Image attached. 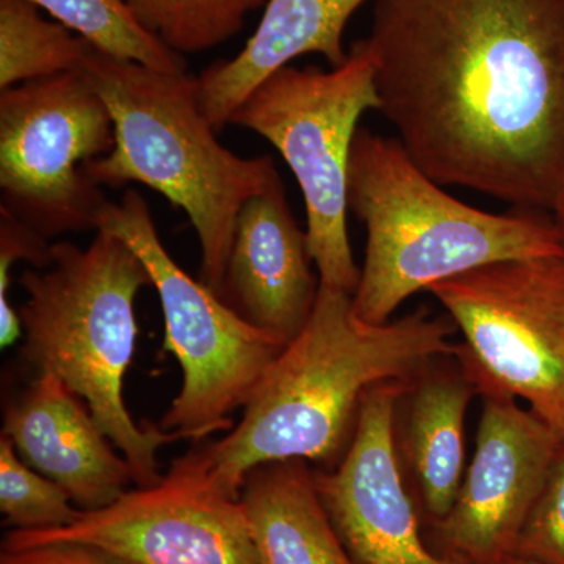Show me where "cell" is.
Returning a JSON list of instances; mask_svg holds the SVG:
<instances>
[{
    "instance_id": "obj_1",
    "label": "cell",
    "mask_w": 564,
    "mask_h": 564,
    "mask_svg": "<svg viewBox=\"0 0 564 564\" xmlns=\"http://www.w3.org/2000/svg\"><path fill=\"white\" fill-rule=\"evenodd\" d=\"M380 111L441 185L552 212L564 188V0H377Z\"/></svg>"
},
{
    "instance_id": "obj_2",
    "label": "cell",
    "mask_w": 564,
    "mask_h": 564,
    "mask_svg": "<svg viewBox=\"0 0 564 564\" xmlns=\"http://www.w3.org/2000/svg\"><path fill=\"white\" fill-rule=\"evenodd\" d=\"M454 326L425 311L373 325L356 314L350 293L321 284L313 315L270 364L240 422L221 440L199 443L212 481L240 497L245 477L262 464L302 459L333 469L351 443L364 395L455 356Z\"/></svg>"
},
{
    "instance_id": "obj_3",
    "label": "cell",
    "mask_w": 564,
    "mask_h": 564,
    "mask_svg": "<svg viewBox=\"0 0 564 564\" xmlns=\"http://www.w3.org/2000/svg\"><path fill=\"white\" fill-rule=\"evenodd\" d=\"M348 209L366 226V259L352 295L364 322L380 325L414 293L481 267L564 256L545 210L477 209L448 195L400 140L359 129L348 169Z\"/></svg>"
},
{
    "instance_id": "obj_4",
    "label": "cell",
    "mask_w": 564,
    "mask_h": 564,
    "mask_svg": "<svg viewBox=\"0 0 564 564\" xmlns=\"http://www.w3.org/2000/svg\"><path fill=\"white\" fill-rule=\"evenodd\" d=\"M79 73L101 96L115 128L109 154L85 165L99 187L143 184L187 214L202 247L199 281L218 293L251 196L280 177L270 155L240 158L217 139L198 77L148 68L90 47Z\"/></svg>"
},
{
    "instance_id": "obj_5",
    "label": "cell",
    "mask_w": 564,
    "mask_h": 564,
    "mask_svg": "<svg viewBox=\"0 0 564 564\" xmlns=\"http://www.w3.org/2000/svg\"><path fill=\"white\" fill-rule=\"evenodd\" d=\"M21 359L51 373L90 408L93 417L131 464L133 486L162 478L158 454L177 443L159 423L141 426L126 406L124 377L135 355V300L150 273L124 240L96 231L85 248L54 243L51 265L21 276Z\"/></svg>"
},
{
    "instance_id": "obj_6",
    "label": "cell",
    "mask_w": 564,
    "mask_h": 564,
    "mask_svg": "<svg viewBox=\"0 0 564 564\" xmlns=\"http://www.w3.org/2000/svg\"><path fill=\"white\" fill-rule=\"evenodd\" d=\"M380 111L377 68L366 41L339 68L284 66L259 84L229 124L276 148L302 188L306 237L321 284L355 295L361 270L348 237V169L359 120Z\"/></svg>"
},
{
    "instance_id": "obj_7",
    "label": "cell",
    "mask_w": 564,
    "mask_h": 564,
    "mask_svg": "<svg viewBox=\"0 0 564 564\" xmlns=\"http://www.w3.org/2000/svg\"><path fill=\"white\" fill-rule=\"evenodd\" d=\"M96 231L124 240L150 273L161 300L165 340L182 370L180 392L159 426L181 441L204 443L234 429L256 386L285 345L243 321L202 281L182 270L162 243L150 206L135 188L107 204Z\"/></svg>"
},
{
    "instance_id": "obj_8",
    "label": "cell",
    "mask_w": 564,
    "mask_h": 564,
    "mask_svg": "<svg viewBox=\"0 0 564 564\" xmlns=\"http://www.w3.org/2000/svg\"><path fill=\"white\" fill-rule=\"evenodd\" d=\"M429 292L462 333L455 358L477 392L524 400L564 441V256L492 263Z\"/></svg>"
},
{
    "instance_id": "obj_9",
    "label": "cell",
    "mask_w": 564,
    "mask_h": 564,
    "mask_svg": "<svg viewBox=\"0 0 564 564\" xmlns=\"http://www.w3.org/2000/svg\"><path fill=\"white\" fill-rule=\"evenodd\" d=\"M115 128L79 70L0 90V207L46 240L98 226L109 199L85 174Z\"/></svg>"
},
{
    "instance_id": "obj_10",
    "label": "cell",
    "mask_w": 564,
    "mask_h": 564,
    "mask_svg": "<svg viewBox=\"0 0 564 564\" xmlns=\"http://www.w3.org/2000/svg\"><path fill=\"white\" fill-rule=\"evenodd\" d=\"M74 541L133 564H265L242 502L212 481L202 444L174 459L158 484L129 489L68 527L10 530L2 549Z\"/></svg>"
},
{
    "instance_id": "obj_11",
    "label": "cell",
    "mask_w": 564,
    "mask_h": 564,
    "mask_svg": "<svg viewBox=\"0 0 564 564\" xmlns=\"http://www.w3.org/2000/svg\"><path fill=\"white\" fill-rule=\"evenodd\" d=\"M564 441L510 397H484L473 462L454 508L437 524L447 554L505 564L543 491Z\"/></svg>"
},
{
    "instance_id": "obj_12",
    "label": "cell",
    "mask_w": 564,
    "mask_h": 564,
    "mask_svg": "<svg viewBox=\"0 0 564 564\" xmlns=\"http://www.w3.org/2000/svg\"><path fill=\"white\" fill-rule=\"evenodd\" d=\"M408 383L375 386L364 395L347 452L333 469L314 470L315 486L356 564H467L426 547L404 488L395 415Z\"/></svg>"
},
{
    "instance_id": "obj_13",
    "label": "cell",
    "mask_w": 564,
    "mask_h": 564,
    "mask_svg": "<svg viewBox=\"0 0 564 564\" xmlns=\"http://www.w3.org/2000/svg\"><path fill=\"white\" fill-rule=\"evenodd\" d=\"M313 267L306 231L278 177L240 210L217 295L254 328L289 344L317 303L321 278Z\"/></svg>"
},
{
    "instance_id": "obj_14",
    "label": "cell",
    "mask_w": 564,
    "mask_h": 564,
    "mask_svg": "<svg viewBox=\"0 0 564 564\" xmlns=\"http://www.w3.org/2000/svg\"><path fill=\"white\" fill-rule=\"evenodd\" d=\"M2 436L25 464L61 485L82 511L117 502L133 485L131 464L88 404L51 373H33L3 406Z\"/></svg>"
},
{
    "instance_id": "obj_15",
    "label": "cell",
    "mask_w": 564,
    "mask_h": 564,
    "mask_svg": "<svg viewBox=\"0 0 564 564\" xmlns=\"http://www.w3.org/2000/svg\"><path fill=\"white\" fill-rule=\"evenodd\" d=\"M367 0H267L262 20L236 57L209 66L199 79L207 120L220 132L261 82L292 61L318 54L339 68L347 61L344 32Z\"/></svg>"
},
{
    "instance_id": "obj_16",
    "label": "cell",
    "mask_w": 564,
    "mask_h": 564,
    "mask_svg": "<svg viewBox=\"0 0 564 564\" xmlns=\"http://www.w3.org/2000/svg\"><path fill=\"white\" fill-rule=\"evenodd\" d=\"M242 502L265 564H356L323 507L314 470L302 459L256 467Z\"/></svg>"
},
{
    "instance_id": "obj_17",
    "label": "cell",
    "mask_w": 564,
    "mask_h": 564,
    "mask_svg": "<svg viewBox=\"0 0 564 564\" xmlns=\"http://www.w3.org/2000/svg\"><path fill=\"white\" fill-rule=\"evenodd\" d=\"M430 367L404 389L402 452L426 513L440 524L454 508L466 474L464 421L477 389L462 367L458 373Z\"/></svg>"
},
{
    "instance_id": "obj_18",
    "label": "cell",
    "mask_w": 564,
    "mask_h": 564,
    "mask_svg": "<svg viewBox=\"0 0 564 564\" xmlns=\"http://www.w3.org/2000/svg\"><path fill=\"white\" fill-rule=\"evenodd\" d=\"M90 47L31 0H0V90L79 70Z\"/></svg>"
},
{
    "instance_id": "obj_19",
    "label": "cell",
    "mask_w": 564,
    "mask_h": 564,
    "mask_svg": "<svg viewBox=\"0 0 564 564\" xmlns=\"http://www.w3.org/2000/svg\"><path fill=\"white\" fill-rule=\"evenodd\" d=\"M96 50L148 68L185 73L187 62L148 32L124 0H31Z\"/></svg>"
},
{
    "instance_id": "obj_20",
    "label": "cell",
    "mask_w": 564,
    "mask_h": 564,
    "mask_svg": "<svg viewBox=\"0 0 564 564\" xmlns=\"http://www.w3.org/2000/svg\"><path fill=\"white\" fill-rule=\"evenodd\" d=\"M137 21L181 55L214 50L267 0H124Z\"/></svg>"
},
{
    "instance_id": "obj_21",
    "label": "cell",
    "mask_w": 564,
    "mask_h": 564,
    "mask_svg": "<svg viewBox=\"0 0 564 564\" xmlns=\"http://www.w3.org/2000/svg\"><path fill=\"white\" fill-rule=\"evenodd\" d=\"M0 511L20 532L63 529L82 513L61 485L22 462L6 436H0Z\"/></svg>"
},
{
    "instance_id": "obj_22",
    "label": "cell",
    "mask_w": 564,
    "mask_h": 564,
    "mask_svg": "<svg viewBox=\"0 0 564 564\" xmlns=\"http://www.w3.org/2000/svg\"><path fill=\"white\" fill-rule=\"evenodd\" d=\"M54 243L0 207V345L11 347L22 339L20 313L11 306V269L25 261L32 269L51 265Z\"/></svg>"
},
{
    "instance_id": "obj_23",
    "label": "cell",
    "mask_w": 564,
    "mask_h": 564,
    "mask_svg": "<svg viewBox=\"0 0 564 564\" xmlns=\"http://www.w3.org/2000/svg\"><path fill=\"white\" fill-rule=\"evenodd\" d=\"M516 555L564 564V445L522 530Z\"/></svg>"
},
{
    "instance_id": "obj_24",
    "label": "cell",
    "mask_w": 564,
    "mask_h": 564,
    "mask_svg": "<svg viewBox=\"0 0 564 564\" xmlns=\"http://www.w3.org/2000/svg\"><path fill=\"white\" fill-rule=\"evenodd\" d=\"M0 564H133L101 547L74 541H52L21 549H2Z\"/></svg>"
},
{
    "instance_id": "obj_25",
    "label": "cell",
    "mask_w": 564,
    "mask_h": 564,
    "mask_svg": "<svg viewBox=\"0 0 564 564\" xmlns=\"http://www.w3.org/2000/svg\"><path fill=\"white\" fill-rule=\"evenodd\" d=\"M552 217H554L556 228H558L560 234H562L564 242V188L563 192L560 193L558 199H556L554 209H552Z\"/></svg>"
},
{
    "instance_id": "obj_26",
    "label": "cell",
    "mask_w": 564,
    "mask_h": 564,
    "mask_svg": "<svg viewBox=\"0 0 564 564\" xmlns=\"http://www.w3.org/2000/svg\"><path fill=\"white\" fill-rule=\"evenodd\" d=\"M505 564H544L536 562V560L525 558V556L514 555L513 558L508 560Z\"/></svg>"
}]
</instances>
